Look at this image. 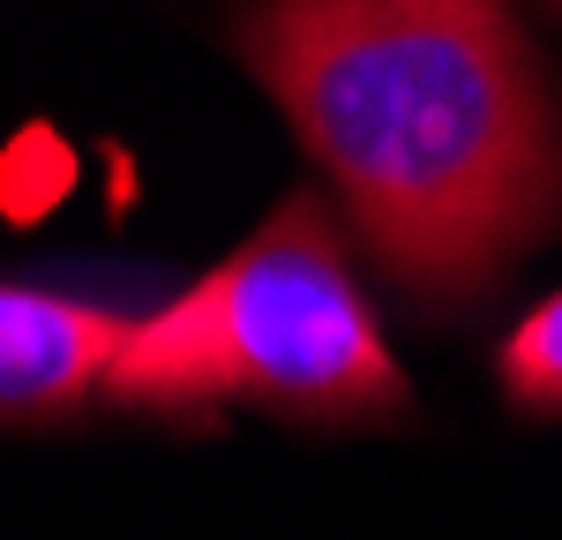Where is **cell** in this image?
<instances>
[{"mask_svg":"<svg viewBox=\"0 0 562 540\" xmlns=\"http://www.w3.org/2000/svg\"><path fill=\"white\" fill-rule=\"evenodd\" d=\"M233 53L413 308H473L562 233V98L518 0H256Z\"/></svg>","mask_w":562,"mask_h":540,"instance_id":"cell-1","label":"cell"},{"mask_svg":"<svg viewBox=\"0 0 562 540\" xmlns=\"http://www.w3.org/2000/svg\"><path fill=\"white\" fill-rule=\"evenodd\" d=\"M105 398L128 413L262 405L301 420H390L405 413V375L338 218L315 195H285L211 278L121 338Z\"/></svg>","mask_w":562,"mask_h":540,"instance_id":"cell-2","label":"cell"},{"mask_svg":"<svg viewBox=\"0 0 562 540\" xmlns=\"http://www.w3.org/2000/svg\"><path fill=\"white\" fill-rule=\"evenodd\" d=\"M135 323L76 293L0 285V413H68L105 391V368Z\"/></svg>","mask_w":562,"mask_h":540,"instance_id":"cell-3","label":"cell"},{"mask_svg":"<svg viewBox=\"0 0 562 540\" xmlns=\"http://www.w3.org/2000/svg\"><path fill=\"white\" fill-rule=\"evenodd\" d=\"M495 383L518 413H562V293H548L495 353Z\"/></svg>","mask_w":562,"mask_h":540,"instance_id":"cell-4","label":"cell"}]
</instances>
